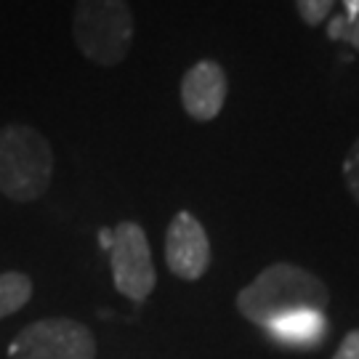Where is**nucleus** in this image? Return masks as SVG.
Here are the masks:
<instances>
[{"instance_id": "9b49d317", "label": "nucleus", "mask_w": 359, "mask_h": 359, "mask_svg": "<svg viewBox=\"0 0 359 359\" xmlns=\"http://www.w3.org/2000/svg\"><path fill=\"white\" fill-rule=\"evenodd\" d=\"M344 179H346V187L351 197L359 203V139L351 144V149L346 152V160H344Z\"/></svg>"}, {"instance_id": "0eeeda50", "label": "nucleus", "mask_w": 359, "mask_h": 359, "mask_svg": "<svg viewBox=\"0 0 359 359\" xmlns=\"http://www.w3.org/2000/svg\"><path fill=\"white\" fill-rule=\"evenodd\" d=\"M226 93H229L226 72L218 62H210V59L197 62L181 77V107L197 123L216 120L226 104Z\"/></svg>"}, {"instance_id": "f03ea898", "label": "nucleus", "mask_w": 359, "mask_h": 359, "mask_svg": "<svg viewBox=\"0 0 359 359\" xmlns=\"http://www.w3.org/2000/svg\"><path fill=\"white\" fill-rule=\"evenodd\" d=\"M53 179V149L32 126L0 128V194L13 203H35Z\"/></svg>"}, {"instance_id": "4468645a", "label": "nucleus", "mask_w": 359, "mask_h": 359, "mask_svg": "<svg viewBox=\"0 0 359 359\" xmlns=\"http://www.w3.org/2000/svg\"><path fill=\"white\" fill-rule=\"evenodd\" d=\"M344 40H348L354 48L359 51V16L357 19H351L348 22V27H346V35H344Z\"/></svg>"}, {"instance_id": "423d86ee", "label": "nucleus", "mask_w": 359, "mask_h": 359, "mask_svg": "<svg viewBox=\"0 0 359 359\" xmlns=\"http://www.w3.org/2000/svg\"><path fill=\"white\" fill-rule=\"evenodd\" d=\"M165 261L168 269L179 280H200L210 266V243L203 224L189 213L181 210L173 216L165 234Z\"/></svg>"}, {"instance_id": "dca6fc26", "label": "nucleus", "mask_w": 359, "mask_h": 359, "mask_svg": "<svg viewBox=\"0 0 359 359\" xmlns=\"http://www.w3.org/2000/svg\"><path fill=\"white\" fill-rule=\"evenodd\" d=\"M344 6H346L348 22H351V19H357L359 16V0H344Z\"/></svg>"}, {"instance_id": "f257e3e1", "label": "nucleus", "mask_w": 359, "mask_h": 359, "mask_svg": "<svg viewBox=\"0 0 359 359\" xmlns=\"http://www.w3.org/2000/svg\"><path fill=\"white\" fill-rule=\"evenodd\" d=\"M327 287L320 277L295 264H271L237 295V309L245 320L266 327L271 320L298 309H327Z\"/></svg>"}, {"instance_id": "ddd939ff", "label": "nucleus", "mask_w": 359, "mask_h": 359, "mask_svg": "<svg viewBox=\"0 0 359 359\" xmlns=\"http://www.w3.org/2000/svg\"><path fill=\"white\" fill-rule=\"evenodd\" d=\"M346 27H348V16L346 13H338V16L330 19V25H327V35H330L333 40H344Z\"/></svg>"}, {"instance_id": "9d476101", "label": "nucleus", "mask_w": 359, "mask_h": 359, "mask_svg": "<svg viewBox=\"0 0 359 359\" xmlns=\"http://www.w3.org/2000/svg\"><path fill=\"white\" fill-rule=\"evenodd\" d=\"M335 0H295V8L301 13L304 25L317 27L327 19V13L333 11Z\"/></svg>"}, {"instance_id": "20e7f679", "label": "nucleus", "mask_w": 359, "mask_h": 359, "mask_svg": "<svg viewBox=\"0 0 359 359\" xmlns=\"http://www.w3.org/2000/svg\"><path fill=\"white\" fill-rule=\"evenodd\" d=\"M11 359H96V338L86 325L65 317L38 320L8 346Z\"/></svg>"}, {"instance_id": "39448f33", "label": "nucleus", "mask_w": 359, "mask_h": 359, "mask_svg": "<svg viewBox=\"0 0 359 359\" xmlns=\"http://www.w3.org/2000/svg\"><path fill=\"white\" fill-rule=\"evenodd\" d=\"M112 231L115 240L109 248V264L117 293L133 304H144L157 285L149 240L136 221H120Z\"/></svg>"}, {"instance_id": "7ed1b4c3", "label": "nucleus", "mask_w": 359, "mask_h": 359, "mask_svg": "<svg viewBox=\"0 0 359 359\" xmlns=\"http://www.w3.org/2000/svg\"><path fill=\"white\" fill-rule=\"evenodd\" d=\"M72 38L80 53L93 65H120L133 43L130 6L126 0H77Z\"/></svg>"}, {"instance_id": "6e6552de", "label": "nucleus", "mask_w": 359, "mask_h": 359, "mask_svg": "<svg viewBox=\"0 0 359 359\" xmlns=\"http://www.w3.org/2000/svg\"><path fill=\"white\" fill-rule=\"evenodd\" d=\"M266 330L277 344L306 348L322 344V338L327 333V320L317 309H298V311H287L283 317L271 320Z\"/></svg>"}, {"instance_id": "f8f14e48", "label": "nucleus", "mask_w": 359, "mask_h": 359, "mask_svg": "<svg viewBox=\"0 0 359 359\" xmlns=\"http://www.w3.org/2000/svg\"><path fill=\"white\" fill-rule=\"evenodd\" d=\"M333 359H359V330H351L344 338V344L338 346Z\"/></svg>"}, {"instance_id": "1a4fd4ad", "label": "nucleus", "mask_w": 359, "mask_h": 359, "mask_svg": "<svg viewBox=\"0 0 359 359\" xmlns=\"http://www.w3.org/2000/svg\"><path fill=\"white\" fill-rule=\"evenodd\" d=\"M32 298V280L22 271H3L0 274V320L27 306Z\"/></svg>"}, {"instance_id": "2eb2a0df", "label": "nucleus", "mask_w": 359, "mask_h": 359, "mask_svg": "<svg viewBox=\"0 0 359 359\" xmlns=\"http://www.w3.org/2000/svg\"><path fill=\"white\" fill-rule=\"evenodd\" d=\"M112 240H115V231L112 229H102L99 231V243H102V248L109 253V248H112Z\"/></svg>"}]
</instances>
